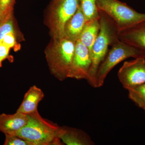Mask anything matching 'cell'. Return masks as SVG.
Returning a JSON list of instances; mask_svg holds the SVG:
<instances>
[{
    "label": "cell",
    "mask_w": 145,
    "mask_h": 145,
    "mask_svg": "<svg viewBox=\"0 0 145 145\" xmlns=\"http://www.w3.org/2000/svg\"><path fill=\"white\" fill-rule=\"evenodd\" d=\"M4 145H31L23 138L15 135H5Z\"/></svg>",
    "instance_id": "cell-19"
},
{
    "label": "cell",
    "mask_w": 145,
    "mask_h": 145,
    "mask_svg": "<svg viewBox=\"0 0 145 145\" xmlns=\"http://www.w3.org/2000/svg\"><path fill=\"white\" fill-rule=\"evenodd\" d=\"M75 42L65 37L54 40L52 46L49 47L46 51V57L50 72L60 81L68 78Z\"/></svg>",
    "instance_id": "cell-3"
},
{
    "label": "cell",
    "mask_w": 145,
    "mask_h": 145,
    "mask_svg": "<svg viewBox=\"0 0 145 145\" xmlns=\"http://www.w3.org/2000/svg\"><path fill=\"white\" fill-rule=\"evenodd\" d=\"M4 19L3 18L2 15L1 13V11H0V24L1 23L3 22L4 21Z\"/></svg>",
    "instance_id": "cell-22"
},
{
    "label": "cell",
    "mask_w": 145,
    "mask_h": 145,
    "mask_svg": "<svg viewBox=\"0 0 145 145\" xmlns=\"http://www.w3.org/2000/svg\"><path fill=\"white\" fill-rule=\"evenodd\" d=\"M79 0H52L48 12V24L54 40L64 37L66 24L76 12Z\"/></svg>",
    "instance_id": "cell-6"
},
{
    "label": "cell",
    "mask_w": 145,
    "mask_h": 145,
    "mask_svg": "<svg viewBox=\"0 0 145 145\" xmlns=\"http://www.w3.org/2000/svg\"><path fill=\"white\" fill-rule=\"evenodd\" d=\"M16 0H0V11L4 20L11 16Z\"/></svg>",
    "instance_id": "cell-17"
},
{
    "label": "cell",
    "mask_w": 145,
    "mask_h": 145,
    "mask_svg": "<svg viewBox=\"0 0 145 145\" xmlns=\"http://www.w3.org/2000/svg\"><path fill=\"white\" fill-rule=\"evenodd\" d=\"M10 48H12L16 44V37L14 32H11L7 34L1 42Z\"/></svg>",
    "instance_id": "cell-20"
},
{
    "label": "cell",
    "mask_w": 145,
    "mask_h": 145,
    "mask_svg": "<svg viewBox=\"0 0 145 145\" xmlns=\"http://www.w3.org/2000/svg\"><path fill=\"white\" fill-rule=\"evenodd\" d=\"M44 96L41 89L36 86H31L25 94L23 100L16 112L29 114L38 111L39 103Z\"/></svg>",
    "instance_id": "cell-13"
},
{
    "label": "cell",
    "mask_w": 145,
    "mask_h": 145,
    "mask_svg": "<svg viewBox=\"0 0 145 145\" xmlns=\"http://www.w3.org/2000/svg\"><path fill=\"white\" fill-rule=\"evenodd\" d=\"M118 77L127 90L145 83V58L125 61L118 71Z\"/></svg>",
    "instance_id": "cell-7"
},
{
    "label": "cell",
    "mask_w": 145,
    "mask_h": 145,
    "mask_svg": "<svg viewBox=\"0 0 145 145\" xmlns=\"http://www.w3.org/2000/svg\"><path fill=\"white\" fill-rule=\"evenodd\" d=\"M131 57L145 58V52L119 40L114 43L98 68L96 75V88L103 85L107 76L116 65Z\"/></svg>",
    "instance_id": "cell-4"
},
{
    "label": "cell",
    "mask_w": 145,
    "mask_h": 145,
    "mask_svg": "<svg viewBox=\"0 0 145 145\" xmlns=\"http://www.w3.org/2000/svg\"><path fill=\"white\" fill-rule=\"evenodd\" d=\"M99 11L100 31L92 47L91 65L87 80L94 88H96L97 71L107 54L109 46L119 40V30L114 21L106 13Z\"/></svg>",
    "instance_id": "cell-1"
},
{
    "label": "cell",
    "mask_w": 145,
    "mask_h": 145,
    "mask_svg": "<svg viewBox=\"0 0 145 145\" xmlns=\"http://www.w3.org/2000/svg\"><path fill=\"white\" fill-rule=\"evenodd\" d=\"M10 48L0 42V66L4 60L8 57Z\"/></svg>",
    "instance_id": "cell-21"
},
{
    "label": "cell",
    "mask_w": 145,
    "mask_h": 145,
    "mask_svg": "<svg viewBox=\"0 0 145 145\" xmlns=\"http://www.w3.org/2000/svg\"><path fill=\"white\" fill-rule=\"evenodd\" d=\"M119 38L121 41L145 52V21L120 30Z\"/></svg>",
    "instance_id": "cell-9"
},
{
    "label": "cell",
    "mask_w": 145,
    "mask_h": 145,
    "mask_svg": "<svg viewBox=\"0 0 145 145\" xmlns=\"http://www.w3.org/2000/svg\"><path fill=\"white\" fill-rule=\"evenodd\" d=\"M86 22L85 16L80 5L75 14L66 24L64 31L63 37L74 42L78 41Z\"/></svg>",
    "instance_id": "cell-12"
},
{
    "label": "cell",
    "mask_w": 145,
    "mask_h": 145,
    "mask_svg": "<svg viewBox=\"0 0 145 145\" xmlns=\"http://www.w3.org/2000/svg\"><path fill=\"white\" fill-rule=\"evenodd\" d=\"M91 64V56L89 50L78 40L75 42L74 54L68 78L87 80Z\"/></svg>",
    "instance_id": "cell-8"
},
{
    "label": "cell",
    "mask_w": 145,
    "mask_h": 145,
    "mask_svg": "<svg viewBox=\"0 0 145 145\" xmlns=\"http://www.w3.org/2000/svg\"><path fill=\"white\" fill-rule=\"evenodd\" d=\"M58 137L64 144L93 145L95 143L90 136L82 130L70 127H60Z\"/></svg>",
    "instance_id": "cell-10"
},
{
    "label": "cell",
    "mask_w": 145,
    "mask_h": 145,
    "mask_svg": "<svg viewBox=\"0 0 145 145\" xmlns=\"http://www.w3.org/2000/svg\"><path fill=\"white\" fill-rule=\"evenodd\" d=\"M14 32V26L11 16L0 24V42L7 34Z\"/></svg>",
    "instance_id": "cell-18"
},
{
    "label": "cell",
    "mask_w": 145,
    "mask_h": 145,
    "mask_svg": "<svg viewBox=\"0 0 145 145\" xmlns=\"http://www.w3.org/2000/svg\"><path fill=\"white\" fill-rule=\"evenodd\" d=\"M27 115L28 120L26 124L15 135L31 145H64L58 137L60 126L44 119L39 111Z\"/></svg>",
    "instance_id": "cell-2"
},
{
    "label": "cell",
    "mask_w": 145,
    "mask_h": 145,
    "mask_svg": "<svg viewBox=\"0 0 145 145\" xmlns=\"http://www.w3.org/2000/svg\"><path fill=\"white\" fill-rule=\"evenodd\" d=\"M96 2L98 10L109 16L119 31L145 21V13H138L118 0H96Z\"/></svg>",
    "instance_id": "cell-5"
},
{
    "label": "cell",
    "mask_w": 145,
    "mask_h": 145,
    "mask_svg": "<svg viewBox=\"0 0 145 145\" xmlns=\"http://www.w3.org/2000/svg\"><path fill=\"white\" fill-rule=\"evenodd\" d=\"M27 114L16 112L13 114H0V132L5 135H15L26 124Z\"/></svg>",
    "instance_id": "cell-11"
},
{
    "label": "cell",
    "mask_w": 145,
    "mask_h": 145,
    "mask_svg": "<svg viewBox=\"0 0 145 145\" xmlns=\"http://www.w3.org/2000/svg\"><path fill=\"white\" fill-rule=\"evenodd\" d=\"M99 18L86 22L79 40L88 48L91 58L92 47L100 31Z\"/></svg>",
    "instance_id": "cell-14"
},
{
    "label": "cell",
    "mask_w": 145,
    "mask_h": 145,
    "mask_svg": "<svg viewBox=\"0 0 145 145\" xmlns=\"http://www.w3.org/2000/svg\"><path fill=\"white\" fill-rule=\"evenodd\" d=\"M79 1L86 21L99 18V11L96 6V0Z\"/></svg>",
    "instance_id": "cell-16"
},
{
    "label": "cell",
    "mask_w": 145,
    "mask_h": 145,
    "mask_svg": "<svg viewBox=\"0 0 145 145\" xmlns=\"http://www.w3.org/2000/svg\"><path fill=\"white\" fill-rule=\"evenodd\" d=\"M127 90L129 99L145 111V83Z\"/></svg>",
    "instance_id": "cell-15"
}]
</instances>
